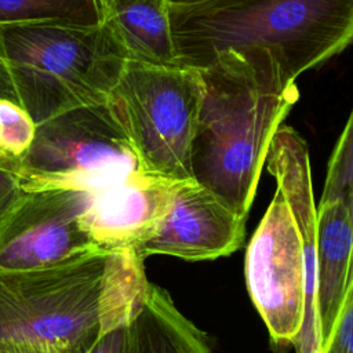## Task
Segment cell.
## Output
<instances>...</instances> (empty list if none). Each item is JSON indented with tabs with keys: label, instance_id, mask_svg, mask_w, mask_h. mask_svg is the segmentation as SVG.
I'll use <instances>...</instances> for the list:
<instances>
[{
	"label": "cell",
	"instance_id": "7c38bea8",
	"mask_svg": "<svg viewBox=\"0 0 353 353\" xmlns=\"http://www.w3.org/2000/svg\"><path fill=\"white\" fill-rule=\"evenodd\" d=\"M124 353H212L208 336L174 305L170 294L148 283L127 324Z\"/></svg>",
	"mask_w": 353,
	"mask_h": 353
},
{
	"label": "cell",
	"instance_id": "9a60e30c",
	"mask_svg": "<svg viewBox=\"0 0 353 353\" xmlns=\"http://www.w3.org/2000/svg\"><path fill=\"white\" fill-rule=\"evenodd\" d=\"M353 117L346 124L331 153L320 204L336 200L353 201Z\"/></svg>",
	"mask_w": 353,
	"mask_h": 353
},
{
	"label": "cell",
	"instance_id": "52a82bcc",
	"mask_svg": "<svg viewBox=\"0 0 353 353\" xmlns=\"http://www.w3.org/2000/svg\"><path fill=\"white\" fill-rule=\"evenodd\" d=\"M252 303L276 343H295L305 314V259L299 230L276 190L245 252Z\"/></svg>",
	"mask_w": 353,
	"mask_h": 353
},
{
	"label": "cell",
	"instance_id": "2e32d148",
	"mask_svg": "<svg viewBox=\"0 0 353 353\" xmlns=\"http://www.w3.org/2000/svg\"><path fill=\"white\" fill-rule=\"evenodd\" d=\"M36 124L10 99L0 98V157L18 159L30 146Z\"/></svg>",
	"mask_w": 353,
	"mask_h": 353
},
{
	"label": "cell",
	"instance_id": "8992f818",
	"mask_svg": "<svg viewBox=\"0 0 353 353\" xmlns=\"http://www.w3.org/2000/svg\"><path fill=\"white\" fill-rule=\"evenodd\" d=\"M15 165L23 192H92L141 171L109 102L72 109L37 124Z\"/></svg>",
	"mask_w": 353,
	"mask_h": 353
},
{
	"label": "cell",
	"instance_id": "5b68a950",
	"mask_svg": "<svg viewBox=\"0 0 353 353\" xmlns=\"http://www.w3.org/2000/svg\"><path fill=\"white\" fill-rule=\"evenodd\" d=\"M203 95L199 69L127 59L108 102L142 172L192 179L190 148Z\"/></svg>",
	"mask_w": 353,
	"mask_h": 353
},
{
	"label": "cell",
	"instance_id": "ba28073f",
	"mask_svg": "<svg viewBox=\"0 0 353 353\" xmlns=\"http://www.w3.org/2000/svg\"><path fill=\"white\" fill-rule=\"evenodd\" d=\"M90 192H23L0 219V272L48 268L99 250L81 216Z\"/></svg>",
	"mask_w": 353,
	"mask_h": 353
},
{
	"label": "cell",
	"instance_id": "9c48e42d",
	"mask_svg": "<svg viewBox=\"0 0 353 353\" xmlns=\"http://www.w3.org/2000/svg\"><path fill=\"white\" fill-rule=\"evenodd\" d=\"M245 236V218L236 215L208 189L193 179L179 181L171 207L157 233L138 251L188 261L226 256L237 251Z\"/></svg>",
	"mask_w": 353,
	"mask_h": 353
},
{
	"label": "cell",
	"instance_id": "7402d4cb",
	"mask_svg": "<svg viewBox=\"0 0 353 353\" xmlns=\"http://www.w3.org/2000/svg\"><path fill=\"white\" fill-rule=\"evenodd\" d=\"M102 6H103V10H105V14H106V8H108V0H101Z\"/></svg>",
	"mask_w": 353,
	"mask_h": 353
},
{
	"label": "cell",
	"instance_id": "ac0fdd59",
	"mask_svg": "<svg viewBox=\"0 0 353 353\" xmlns=\"http://www.w3.org/2000/svg\"><path fill=\"white\" fill-rule=\"evenodd\" d=\"M353 345V295L343 306L339 321L321 353H352Z\"/></svg>",
	"mask_w": 353,
	"mask_h": 353
},
{
	"label": "cell",
	"instance_id": "44dd1931",
	"mask_svg": "<svg viewBox=\"0 0 353 353\" xmlns=\"http://www.w3.org/2000/svg\"><path fill=\"white\" fill-rule=\"evenodd\" d=\"M119 1H121V0H108V8H106V11L109 10V7H110V6H113L114 3H119Z\"/></svg>",
	"mask_w": 353,
	"mask_h": 353
},
{
	"label": "cell",
	"instance_id": "30bf717a",
	"mask_svg": "<svg viewBox=\"0 0 353 353\" xmlns=\"http://www.w3.org/2000/svg\"><path fill=\"white\" fill-rule=\"evenodd\" d=\"M179 181L142 171L90 192L81 221L99 250L139 248L152 239L165 218Z\"/></svg>",
	"mask_w": 353,
	"mask_h": 353
},
{
	"label": "cell",
	"instance_id": "ffe728a7",
	"mask_svg": "<svg viewBox=\"0 0 353 353\" xmlns=\"http://www.w3.org/2000/svg\"><path fill=\"white\" fill-rule=\"evenodd\" d=\"M208 0H164L165 7H189L194 4H200Z\"/></svg>",
	"mask_w": 353,
	"mask_h": 353
},
{
	"label": "cell",
	"instance_id": "e0dca14e",
	"mask_svg": "<svg viewBox=\"0 0 353 353\" xmlns=\"http://www.w3.org/2000/svg\"><path fill=\"white\" fill-rule=\"evenodd\" d=\"M23 193L15 159L0 157V219Z\"/></svg>",
	"mask_w": 353,
	"mask_h": 353
},
{
	"label": "cell",
	"instance_id": "8fae6325",
	"mask_svg": "<svg viewBox=\"0 0 353 353\" xmlns=\"http://www.w3.org/2000/svg\"><path fill=\"white\" fill-rule=\"evenodd\" d=\"M353 201L320 204L316 212V314L320 347L330 341L353 295ZM321 353V352H320Z\"/></svg>",
	"mask_w": 353,
	"mask_h": 353
},
{
	"label": "cell",
	"instance_id": "277c9868",
	"mask_svg": "<svg viewBox=\"0 0 353 353\" xmlns=\"http://www.w3.org/2000/svg\"><path fill=\"white\" fill-rule=\"evenodd\" d=\"M103 21L0 26V98L37 125L72 109L108 102L127 61Z\"/></svg>",
	"mask_w": 353,
	"mask_h": 353
},
{
	"label": "cell",
	"instance_id": "d6986e66",
	"mask_svg": "<svg viewBox=\"0 0 353 353\" xmlns=\"http://www.w3.org/2000/svg\"><path fill=\"white\" fill-rule=\"evenodd\" d=\"M127 324L119 325L108 331L95 342V345L88 350V353H124Z\"/></svg>",
	"mask_w": 353,
	"mask_h": 353
},
{
	"label": "cell",
	"instance_id": "6da1fadb",
	"mask_svg": "<svg viewBox=\"0 0 353 353\" xmlns=\"http://www.w3.org/2000/svg\"><path fill=\"white\" fill-rule=\"evenodd\" d=\"M148 283L132 250H95L48 268L0 272V353H88L130 321Z\"/></svg>",
	"mask_w": 353,
	"mask_h": 353
},
{
	"label": "cell",
	"instance_id": "4fadbf2b",
	"mask_svg": "<svg viewBox=\"0 0 353 353\" xmlns=\"http://www.w3.org/2000/svg\"><path fill=\"white\" fill-rule=\"evenodd\" d=\"M105 22L128 59L178 65L164 0H121L109 7Z\"/></svg>",
	"mask_w": 353,
	"mask_h": 353
},
{
	"label": "cell",
	"instance_id": "5bb4252c",
	"mask_svg": "<svg viewBox=\"0 0 353 353\" xmlns=\"http://www.w3.org/2000/svg\"><path fill=\"white\" fill-rule=\"evenodd\" d=\"M46 21L98 25L105 10L101 0H0V26Z\"/></svg>",
	"mask_w": 353,
	"mask_h": 353
},
{
	"label": "cell",
	"instance_id": "3957f363",
	"mask_svg": "<svg viewBox=\"0 0 353 353\" xmlns=\"http://www.w3.org/2000/svg\"><path fill=\"white\" fill-rule=\"evenodd\" d=\"M167 15L178 65L200 69L221 51L263 50L288 81L353 37V0H208Z\"/></svg>",
	"mask_w": 353,
	"mask_h": 353
},
{
	"label": "cell",
	"instance_id": "7a4b0ae2",
	"mask_svg": "<svg viewBox=\"0 0 353 353\" xmlns=\"http://www.w3.org/2000/svg\"><path fill=\"white\" fill-rule=\"evenodd\" d=\"M192 179L247 218L276 130L299 98L269 51H221L199 69Z\"/></svg>",
	"mask_w": 353,
	"mask_h": 353
}]
</instances>
